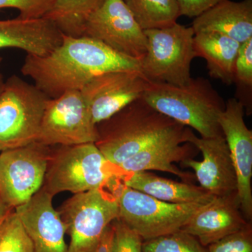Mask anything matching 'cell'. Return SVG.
Returning a JSON list of instances; mask_svg holds the SVG:
<instances>
[{
	"label": "cell",
	"mask_w": 252,
	"mask_h": 252,
	"mask_svg": "<svg viewBox=\"0 0 252 252\" xmlns=\"http://www.w3.org/2000/svg\"><path fill=\"white\" fill-rule=\"evenodd\" d=\"M50 97L16 75L5 81L0 94V152L37 142Z\"/></svg>",
	"instance_id": "5"
},
{
	"label": "cell",
	"mask_w": 252,
	"mask_h": 252,
	"mask_svg": "<svg viewBox=\"0 0 252 252\" xmlns=\"http://www.w3.org/2000/svg\"><path fill=\"white\" fill-rule=\"evenodd\" d=\"M207 252H252V225L207 247Z\"/></svg>",
	"instance_id": "26"
},
{
	"label": "cell",
	"mask_w": 252,
	"mask_h": 252,
	"mask_svg": "<svg viewBox=\"0 0 252 252\" xmlns=\"http://www.w3.org/2000/svg\"><path fill=\"white\" fill-rule=\"evenodd\" d=\"M119 218L143 240L180 231L190 217L206 203H170L126 187L122 180L114 190Z\"/></svg>",
	"instance_id": "6"
},
{
	"label": "cell",
	"mask_w": 252,
	"mask_h": 252,
	"mask_svg": "<svg viewBox=\"0 0 252 252\" xmlns=\"http://www.w3.org/2000/svg\"><path fill=\"white\" fill-rule=\"evenodd\" d=\"M121 180L126 187L166 203H207L215 198L200 186L175 182L149 171L125 173Z\"/></svg>",
	"instance_id": "20"
},
{
	"label": "cell",
	"mask_w": 252,
	"mask_h": 252,
	"mask_svg": "<svg viewBox=\"0 0 252 252\" xmlns=\"http://www.w3.org/2000/svg\"><path fill=\"white\" fill-rule=\"evenodd\" d=\"M63 34L45 17L0 21V49L14 48L27 55L44 56L61 44Z\"/></svg>",
	"instance_id": "18"
},
{
	"label": "cell",
	"mask_w": 252,
	"mask_h": 252,
	"mask_svg": "<svg viewBox=\"0 0 252 252\" xmlns=\"http://www.w3.org/2000/svg\"><path fill=\"white\" fill-rule=\"evenodd\" d=\"M240 43L228 36L212 32L195 33L193 48L196 57L207 61L209 74L227 85L234 82V65Z\"/></svg>",
	"instance_id": "21"
},
{
	"label": "cell",
	"mask_w": 252,
	"mask_h": 252,
	"mask_svg": "<svg viewBox=\"0 0 252 252\" xmlns=\"http://www.w3.org/2000/svg\"><path fill=\"white\" fill-rule=\"evenodd\" d=\"M11 210H12V209L8 207L7 205L0 199V223H1V220H4V217H6V215L9 213V212Z\"/></svg>",
	"instance_id": "32"
},
{
	"label": "cell",
	"mask_w": 252,
	"mask_h": 252,
	"mask_svg": "<svg viewBox=\"0 0 252 252\" xmlns=\"http://www.w3.org/2000/svg\"><path fill=\"white\" fill-rule=\"evenodd\" d=\"M194 32L220 33L242 43L252 38V0H222L194 18Z\"/></svg>",
	"instance_id": "19"
},
{
	"label": "cell",
	"mask_w": 252,
	"mask_h": 252,
	"mask_svg": "<svg viewBox=\"0 0 252 252\" xmlns=\"http://www.w3.org/2000/svg\"><path fill=\"white\" fill-rule=\"evenodd\" d=\"M187 142L195 146L203 158L200 161L187 159L181 162V166L193 170L202 188L215 197L237 192L236 172L224 136L198 137L190 129Z\"/></svg>",
	"instance_id": "14"
},
{
	"label": "cell",
	"mask_w": 252,
	"mask_h": 252,
	"mask_svg": "<svg viewBox=\"0 0 252 252\" xmlns=\"http://www.w3.org/2000/svg\"><path fill=\"white\" fill-rule=\"evenodd\" d=\"M190 127L180 125L159 137L117 167L121 177L125 173L138 171L166 172L177 176L184 182L191 183L193 175L182 171L173 165L193 158L199 151L187 142Z\"/></svg>",
	"instance_id": "15"
},
{
	"label": "cell",
	"mask_w": 252,
	"mask_h": 252,
	"mask_svg": "<svg viewBox=\"0 0 252 252\" xmlns=\"http://www.w3.org/2000/svg\"><path fill=\"white\" fill-rule=\"evenodd\" d=\"M104 0H56L44 17L56 25L63 34L82 36L84 26L91 14Z\"/></svg>",
	"instance_id": "22"
},
{
	"label": "cell",
	"mask_w": 252,
	"mask_h": 252,
	"mask_svg": "<svg viewBox=\"0 0 252 252\" xmlns=\"http://www.w3.org/2000/svg\"><path fill=\"white\" fill-rule=\"evenodd\" d=\"M140 71V60L119 54L88 36L63 34L61 44L44 56L27 55L21 72L50 98L81 91L93 78L112 71Z\"/></svg>",
	"instance_id": "1"
},
{
	"label": "cell",
	"mask_w": 252,
	"mask_h": 252,
	"mask_svg": "<svg viewBox=\"0 0 252 252\" xmlns=\"http://www.w3.org/2000/svg\"><path fill=\"white\" fill-rule=\"evenodd\" d=\"M2 58L0 57V94H1V92H2L3 89H4L5 81L4 79V77H3L2 73H1V63H2Z\"/></svg>",
	"instance_id": "33"
},
{
	"label": "cell",
	"mask_w": 252,
	"mask_h": 252,
	"mask_svg": "<svg viewBox=\"0 0 252 252\" xmlns=\"http://www.w3.org/2000/svg\"><path fill=\"white\" fill-rule=\"evenodd\" d=\"M50 156L38 142L1 152L0 199L8 207L27 203L42 188Z\"/></svg>",
	"instance_id": "10"
},
{
	"label": "cell",
	"mask_w": 252,
	"mask_h": 252,
	"mask_svg": "<svg viewBox=\"0 0 252 252\" xmlns=\"http://www.w3.org/2000/svg\"><path fill=\"white\" fill-rule=\"evenodd\" d=\"M252 88V38L242 43L234 65V82Z\"/></svg>",
	"instance_id": "29"
},
{
	"label": "cell",
	"mask_w": 252,
	"mask_h": 252,
	"mask_svg": "<svg viewBox=\"0 0 252 252\" xmlns=\"http://www.w3.org/2000/svg\"><path fill=\"white\" fill-rule=\"evenodd\" d=\"M117 167L105 158L94 143L62 146L50 156L42 189L54 196L104 188L112 189L120 180Z\"/></svg>",
	"instance_id": "4"
},
{
	"label": "cell",
	"mask_w": 252,
	"mask_h": 252,
	"mask_svg": "<svg viewBox=\"0 0 252 252\" xmlns=\"http://www.w3.org/2000/svg\"><path fill=\"white\" fill-rule=\"evenodd\" d=\"M54 196L42 188L14 209L31 239L34 252H67L66 227L53 205Z\"/></svg>",
	"instance_id": "16"
},
{
	"label": "cell",
	"mask_w": 252,
	"mask_h": 252,
	"mask_svg": "<svg viewBox=\"0 0 252 252\" xmlns=\"http://www.w3.org/2000/svg\"><path fill=\"white\" fill-rule=\"evenodd\" d=\"M56 0H0V10L11 8L19 11L18 18L33 19L44 17Z\"/></svg>",
	"instance_id": "28"
},
{
	"label": "cell",
	"mask_w": 252,
	"mask_h": 252,
	"mask_svg": "<svg viewBox=\"0 0 252 252\" xmlns=\"http://www.w3.org/2000/svg\"><path fill=\"white\" fill-rule=\"evenodd\" d=\"M0 252H34L31 239L14 209L0 223Z\"/></svg>",
	"instance_id": "24"
},
{
	"label": "cell",
	"mask_w": 252,
	"mask_h": 252,
	"mask_svg": "<svg viewBox=\"0 0 252 252\" xmlns=\"http://www.w3.org/2000/svg\"><path fill=\"white\" fill-rule=\"evenodd\" d=\"M143 31L161 29L177 23L181 16L177 0H124Z\"/></svg>",
	"instance_id": "23"
},
{
	"label": "cell",
	"mask_w": 252,
	"mask_h": 252,
	"mask_svg": "<svg viewBox=\"0 0 252 252\" xmlns=\"http://www.w3.org/2000/svg\"><path fill=\"white\" fill-rule=\"evenodd\" d=\"M142 252H207L192 235L180 230L172 234L144 240Z\"/></svg>",
	"instance_id": "25"
},
{
	"label": "cell",
	"mask_w": 252,
	"mask_h": 252,
	"mask_svg": "<svg viewBox=\"0 0 252 252\" xmlns=\"http://www.w3.org/2000/svg\"><path fill=\"white\" fill-rule=\"evenodd\" d=\"M180 125L142 97L97 124L98 139L94 144L105 158L118 167Z\"/></svg>",
	"instance_id": "3"
},
{
	"label": "cell",
	"mask_w": 252,
	"mask_h": 252,
	"mask_svg": "<svg viewBox=\"0 0 252 252\" xmlns=\"http://www.w3.org/2000/svg\"><path fill=\"white\" fill-rule=\"evenodd\" d=\"M112 225L114 229L113 252H142L144 240L138 233L119 219L113 220Z\"/></svg>",
	"instance_id": "27"
},
{
	"label": "cell",
	"mask_w": 252,
	"mask_h": 252,
	"mask_svg": "<svg viewBox=\"0 0 252 252\" xmlns=\"http://www.w3.org/2000/svg\"><path fill=\"white\" fill-rule=\"evenodd\" d=\"M59 212L70 236L67 252H96L104 230L119 218V204L114 189H96L74 194Z\"/></svg>",
	"instance_id": "8"
},
{
	"label": "cell",
	"mask_w": 252,
	"mask_h": 252,
	"mask_svg": "<svg viewBox=\"0 0 252 252\" xmlns=\"http://www.w3.org/2000/svg\"><path fill=\"white\" fill-rule=\"evenodd\" d=\"M149 81L140 71H112L93 78L80 91L94 125L142 97Z\"/></svg>",
	"instance_id": "12"
},
{
	"label": "cell",
	"mask_w": 252,
	"mask_h": 252,
	"mask_svg": "<svg viewBox=\"0 0 252 252\" xmlns=\"http://www.w3.org/2000/svg\"><path fill=\"white\" fill-rule=\"evenodd\" d=\"M222 0H177L181 16L195 18Z\"/></svg>",
	"instance_id": "30"
},
{
	"label": "cell",
	"mask_w": 252,
	"mask_h": 252,
	"mask_svg": "<svg viewBox=\"0 0 252 252\" xmlns=\"http://www.w3.org/2000/svg\"><path fill=\"white\" fill-rule=\"evenodd\" d=\"M98 139L89 107L80 91H68L46 103L38 143L74 146L95 143Z\"/></svg>",
	"instance_id": "9"
},
{
	"label": "cell",
	"mask_w": 252,
	"mask_h": 252,
	"mask_svg": "<svg viewBox=\"0 0 252 252\" xmlns=\"http://www.w3.org/2000/svg\"><path fill=\"white\" fill-rule=\"evenodd\" d=\"M113 237H114V229L111 223L104 230L96 252H113Z\"/></svg>",
	"instance_id": "31"
},
{
	"label": "cell",
	"mask_w": 252,
	"mask_h": 252,
	"mask_svg": "<svg viewBox=\"0 0 252 252\" xmlns=\"http://www.w3.org/2000/svg\"><path fill=\"white\" fill-rule=\"evenodd\" d=\"M147 53L141 61V72L152 82L184 86L190 81V69L195 57V32L191 27L176 23L161 29L144 31Z\"/></svg>",
	"instance_id": "7"
},
{
	"label": "cell",
	"mask_w": 252,
	"mask_h": 252,
	"mask_svg": "<svg viewBox=\"0 0 252 252\" xmlns=\"http://www.w3.org/2000/svg\"><path fill=\"white\" fill-rule=\"evenodd\" d=\"M249 223L243 216L235 192L215 197L200 207L181 230L192 235L207 248L240 231Z\"/></svg>",
	"instance_id": "17"
},
{
	"label": "cell",
	"mask_w": 252,
	"mask_h": 252,
	"mask_svg": "<svg viewBox=\"0 0 252 252\" xmlns=\"http://www.w3.org/2000/svg\"><path fill=\"white\" fill-rule=\"evenodd\" d=\"M142 97L158 112L191 127L200 137L223 135L219 117L225 102L205 78H191L184 86L149 81Z\"/></svg>",
	"instance_id": "2"
},
{
	"label": "cell",
	"mask_w": 252,
	"mask_h": 252,
	"mask_svg": "<svg viewBox=\"0 0 252 252\" xmlns=\"http://www.w3.org/2000/svg\"><path fill=\"white\" fill-rule=\"evenodd\" d=\"M82 36L132 59L142 61L147 53V36L124 0H104L88 18Z\"/></svg>",
	"instance_id": "11"
},
{
	"label": "cell",
	"mask_w": 252,
	"mask_h": 252,
	"mask_svg": "<svg viewBox=\"0 0 252 252\" xmlns=\"http://www.w3.org/2000/svg\"><path fill=\"white\" fill-rule=\"evenodd\" d=\"M245 105L230 98L219 117V124L228 144L236 172L237 198L245 220H252V131L244 119Z\"/></svg>",
	"instance_id": "13"
}]
</instances>
